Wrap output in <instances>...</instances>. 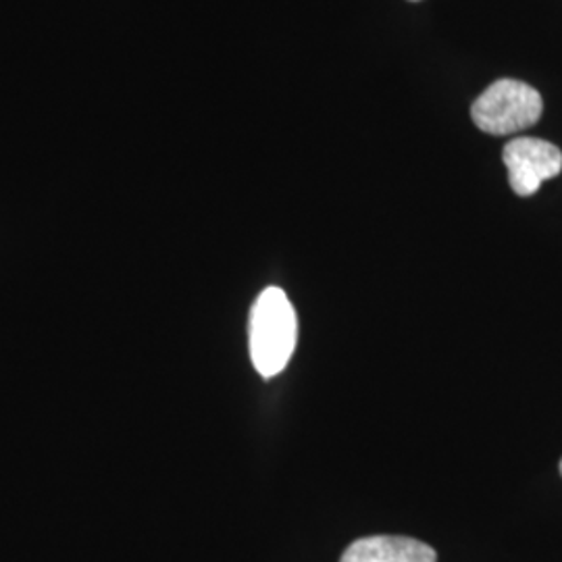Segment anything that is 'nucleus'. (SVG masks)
<instances>
[{
	"mask_svg": "<svg viewBox=\"0 0 562 562\" xmlns=\"http://www.w3.org/2000/svg\"><path fill=\"white\" fill-rule=\"evenodd\" d=\"M250 359L259 375L281 373L294 355L299 322L292 302L280 288H267L250 311Z\"/></svg>",
	"mask_w": 562,
	"mask_h": 562,
	"instance_id": "f257e3e1",
	"label": "nucleus"
},
{
	"mask_svg": "<svg viewBox=\"0 0 562 562\" xmlns=\"http://www.w3.org/2000/svg\"><path fill=\"white\" fill-rule=\"evenodd\" d=\"M542 111V97L536 88L525 81L498 80L473 102L471 115L485 134L508 136L536 125Z\"/></svg>",
	"mask_w": 562,
	"mask_h": 562,
	"instance_id": "f03ea898",
	"label": "nucleus"
},
{
	"mask_svg": "<svg viewBox=\"0 0 562 562\" xmlns=\"http://www.w3.org/2000/svg\"><path fill=\"white\" fill-rule=\"evenodd\" d=\"M504 165L515 194L531 196L546 180L557 178L562 171V153L559 146L540 138H515L504 146Z\"/></svg>",
	"mask_w": 562,
	"mask_h": 562,
	"instance_id": "7ed1b4c3",
	"label": "nucleus"
},
{
	"mask_svg": "<svg viewBox=\"0 0 562 562\" xmlns=\"http://www.w3.org/2000/svg\"><path fill=\"white\" fill-rule=\"evenodd\" d=\"M340 562H438V554L413 538L371 536L350 543Z\"/></svg>",
	"mask_w": 562,
	"mask_h": 562,
	"instance_id": "20e7f679",
	"label": "nucleus"
},
{
	"mask_svg": "<svg viewBox=\"0 0 562 562\" xmlns=\"http://www.w3.org/2000/svg\"><path fill=\"white\" fill-rule=\"evenodd\" d=\"M561 475H562V461H561Z\"/></svg>",
	"mask_w": 562,
	"mask_h": 562,
	"instance_id": "39448f33",
	"label": "nucleus"
}]
</instances>
